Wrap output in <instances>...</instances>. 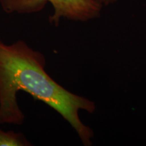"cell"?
<instances>
[{"label": "cell", "mask_w": 146, "mask_h": 146, "mask_svg": "<svg viewBox=\"0 0 146 146\" xmlns=\"http://www.w3.org/2000/svg\"><path fill=\"white\" fill-rule=\"evenodd\" d=\"M45 58L23 40L0 41V125H21L25 116L17 102L24 91L43 102L70 124L84 145H91L94 133L79 117V111L93 113L94 102L56 83L45 71Z\"/></svg>", "instance_id": "obj_1"}, {"label": "cell", "mask_w": 146, "mask_h": 146, "mask_svg": "<svg viewBox=\"0 0 146 146\" xmlns=\"http://www.w3.org/2000/svg\"><path fill=\"white\" fill-rule=\"evenodd\" d=\"M47 3L53 8L50 22L54 25L62 19L85 22L99 17L102 5L96 0H0L8 14H31L41 12Z\"/></svg>", "instance_id": "obj_2"}, {"label": "cell", "mask_w": 146, "mask_h": 146, "mask_svg": "<svg viewBox=\"0 0 146 146\" xmlns=\"http://www.w3.org/2000/svg\"><path fill=\"white\" fill-rule=\"evenodd\" d=\"M32 143L22 133L4 131L0 129V146H31Z\"/></svg>", "instance_id": "obj_3"}, {"label": "cell", "mask_w": 146, "mask_h": 146, "mask_svg": "<svg viewBox=\"0 0 146 146\" xmlns=\"http://www.w3.org/2000/svg\"><path fill=\"white\" fill-rule=\"evenodd\" d=\"M96 1H98L100 4H101L103 6V5H108L111 4V3H114L118 1V0H96Z\"/></svg>", "instance_id": "obj_4"}]
</instances>
